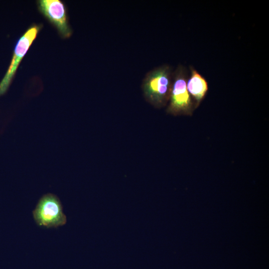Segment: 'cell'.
<instances>
[{"label": "cell", "instance_id": "5", "mask_svg": "<svg viewBox=\"0 0 269 269\" xmlns=\"http://www.w3.org/2000/svg\"><path fill=\"white\" fill-rule=\"evenodd\" d=\"M37 6L40 13L54 26L64 38L71 36L72 29L69 24L64 3L60 0H39Z\"/></svg>", "mask_w": 269, "mask_h": 269}, {"label": "cell", "instance_id": "6", "mask_svg": "<svg viewBox=\"0 0 269 269\" xmlns=\"http://www.w3.org/2000/svg\"><path fill=\"white\" fill-rule=\"evenodd\" d=\"M190 76L187 81V89L191 97L196 102L198 106L206 95L208 89V83L193 66H190Z\"/></svg>", "mask_w": 269, "mask_h": 269}, {"label": "cell", "instance_id": "1", "mask_svg": "<svg viewBox=\"0 0 269 269\" xmlns=\"http://www.w3.org/2000/svg\"><path fill=\"white\" fill-rule=\"evenodd\" d=\"M173 71L167 64L157 67L145 75L142 85L146 99L154 106H164L169 100Z\"/></svg>", "mask_w": 269, "mask_h": 269}, {"label": "cell", "instance_id": "2", "mask_svg": "<svg viewBox=\"0 0 269 269\" xmlns=\"http://www.w3.org/2000/svg\"><path fill=\"white\" fill-rule=\"evenodd\" d=\"M32 215L36 224L45 228H57L67 222L59 198L52 193L44 194L39 199Z\"/></svg>", "mask_w": 269, "mask_h": 269}, {"label": "cell", "instance_id": "4", "mask_svg": "<svg viewBox=\"0 0 269 269\" xmlns=\"http://www.w3.org/2000/svg\"><path fill=\"white\" fill-rule=\"evenodd\" d=\"M41 28V25L33 24L29 27L17 41L10 63L0 82V97L8 90L17 69Z\"/></svg>", "mask_w": 269, "mask_h": 269}, {"label": "cell", "instance_id": "3", "mask_svg": "<svg viewBox=\"0 0 269 269\" xmlns=\"http://www.w3.org/2000/svg\"><path fill=\"white\" fill-rule=\"evenodd\" d=\"M188 72L182 65H178L173 74V83L167 109L169 112L177 114L191 111L193 102L187 89Z\"/></svg>", "mask_w": 269, "mask_h": 269}]
</instances>
